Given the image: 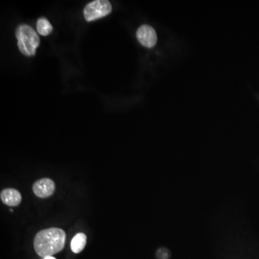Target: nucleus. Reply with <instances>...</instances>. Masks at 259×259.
<instances>
[{
	"label": "nucleus",
	"instance_id": "obj_6",
	"mask_svg": "<svg viewBox=\"0 0 259 259\" xmlns=\"http://www.w3.org/2000/svg\"><path fill=\"white\" fill-rule=\"evenodd\" d=\"M0 198L3 203L10 207H17L22 202L21 194L15 189L8 188L2 190Z\"/></svg>",
	"mask_w": 259,
	"mask_h": 259
},
{
	"label": "nucleus",
	"instance_id": "obj_5",
	"mask_svg": "<svg viewBox=\"0 0 259 259\" xmlns=\"http://www.w3.org/2000/svg\"><path fill=\"white\" fill-rule=\"evenodd\" d=\"M136 36L145 47L153 48L157 42L156 32L150 25H144L140 27L136 32Z\"/></svg>",
	"mask_w": 259,
	"mask_h": 259
},
{
	"label": "nucleus",
	"instance_id": "obj_3",
	"mask_svg": "<svg viewBox=\"0 0 259 259\" xmlns=\"http://www.w3.org/2000/svg\"><path fill=\"white\" fill-rule=\"evenodd\" d=\"M112 12V5L107 0H96L89 3L83 10V16L88 22L104 18Z\"/></svg>",
	"mask_w": 259,
	"mask_h": 259
},
{
	"label": "nucleus",
	"instance_id": "obj_8",
	"mask_svg": "<svg viewBox=\"0 0 259 259\" xmlns=\"http://www.w3.org/2000/svg\"><path fill=\"white\" fill-rule=\"evenodd\" d=\"M37 30L40 35L47 36L52 32L53 27L47 18H40L37 21Z\"/></svg>",
	"mask_w": 259,
	"mask_h": 259
},
{
	"label": "nucleus",
	"instance_id": "obj_2",
	"mask_svg": "<svg viewBox=\"0 0 259 259\" xmlns=\"http://www.w3.org/2000/svg\"><path fill=\"white\" fill-rule=\"evenodd\" d=\"M19 50L24 55L34 56L40 44V38L37 32L27 25H19L16 30Z\"/></svg>",
	"mask_w": 259,
	"mask_h": 259
},
{
	"label": "nucleus",
	"instance_id": "obj_4",
	"mask_svg": "<svg viewBox=\"0 0 259 259\" xmlns=\"http://www.w3.org/2000/svg\"><path fill=\"white\" fill-rule=\"evenodd\" d=\"M32 190L37 197L40 198H47L52 196L55 192V183L51 179H41L34 183Z\"/></svg>",
	"mask_w": 259,
	"mask_h": 259
},
{
	"label": "nucleus",
	"instance_id": "obj_9",
	"mask_svg": "<svg viewBox=\"0 0 259 259\" xmlns=\"http://www.w3.org/2000/svg\"><path fill=\"white\" fill-rule=\"evenodd\" d=\"M158 259H168L169 257V252L166 248H160L156 253Z\"/></svg>",
	"mask_w": 259,
	"mask_h": 259
},
{
	"label": "nucleus",
	"instance_id": "obj_10",
	"mask_svg": "<svg viewBox=\"0 0 259 259\" xmlns=\"http://www.w3.org/2000/svg\"><path fill=\"white\" fill-rule=\"evenodd\" d=\"M44 259H56V258H54V257H52V256H49V257H47V258H44Z\"/></svg>",
	"mask_w": 259,
	"mask_h": 259
},
{
	"label": "nucleus",
	"instance_id": "obj_1",
	"mask_svg": "<svg viewBox=\"0 0 259 259\" xmlns=\"http://www.w3.org/2000/svg\"><path fill=\"white\" fill-rule=\"evenodd\" d=\"M66 235L64 230L48 228L38 232L34 239V248L37 255L47 258L64 249Z\"/></svg>",
	"mask_w": 259,
	"mask_h": 259
},
{
	"label": "nucleus",
	"instance_id": "obj_7",
	"mask_svg": "<svg viewBox=\"0 0 259 259\" xmlns=\"http://www.w3.org/2000/svg\"><path fill=\"white\" fill-rule=\"evenodd\" d=\"M87 243V236L83 233L76 234L73 238L71 243V250L75 253H79L82 251Z\"/></svg>",
	"mask_w": 259,
	"mask_h": 259
}]
</instances>
